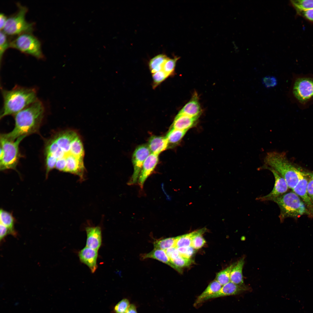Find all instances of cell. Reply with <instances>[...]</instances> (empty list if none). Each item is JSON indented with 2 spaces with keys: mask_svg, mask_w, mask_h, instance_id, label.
<instances>
[{
  "mask_svg": "<svg viewBox=\"0 0 313 313\" xmlns=\"http://www.w3.org/2000/svg\"><path fill=\"white\" fill-rule=\"evenodd\" d=\"M0 239L3 240L8 234H11L10 230L6 226L0 223Z\"/></svg>",
  "mask_w": 313,
  "mask_h": 313,
  "instance_id": "cell-43",
  "label": "cell"
},
{
  "mask_svg": "<svg viewBox=\"0 0 313 313\" xmlns=\"http://www.w3.org/2000/svg\"><path fill=\"white\" fill-rule=\"evenodd\" d=\"M288 96L301 107L306 108L313 103V75L294 76Z\"/></svg>",
  "mask_w": 313,
  "mask_h": 313,
  "instance_id": "cell-4",
  "label": "cell"
},
{
  "mask_svg": "<svg viewBox=\"0 0 313 313\" xmlns=\"http://www.w3.org/2000/svg\"><path fill=\"white\" fill-rule=\"evenodd\" d=\"M169 143L165 137L153 136L149 139L148 144L151 153L159 155L165 150Z\"/></svg>",
  "mask_w": 313,
  "mask_h": 313,
  "instance_id": "cell-20",
  "label": "cell"
},
{
  "mask_svg": "<svg viewBox=\"0 0 313 313\" xmlns=\"http://www.w3.org/2000/svg\"><path fill=\"white\" fill-rule=\"evenodd\" d=\"M130 304L128 299H123L115 306L114 309V311L115 313H125Z\"/></svg>",
  "mask_w": 313,
  "mask_h": 313,
  "instance_id": "cell-34",
  "label": "cell"
},
{
  "mask_svg": "<svg viewBox=\"0 0 313 313\" xmlns=\"http://www.w3.org/2000/svg\"><path fill=\"white\" fill-rule=\"evenodd\" d=\"M69 154H71L79 159H83L84 151L81 139L78 136L72 142Z\"/></svg>",
  "mask_w": 313,
  "mask_h": 313,
  "instance_id": "cell-27",
  "label": "cell"
},
{
  "mask_svg": "<svg viewBox=\"0 0 313 313\" xmlns=\"http://www.w3.org/2000/svg\"><path fill=\"white\" fill-rule=\"evenodd\" d=\"M165 251L170 259H174L180 255L177 248L175 247L168 248Z\"/></svg>",
  "mask_w": 313,
  "mask_h": 313,
  "instance_id": "cell-41",
  "label": "cell"
},
{
  "mask_svg": "<svg viewBox=\"0 0 313 313\" xmlns=\"http://www.w3.org/2000/svg\"><path fill=\"white\" fill-rule=\"evenodd\" d=\"M261 167H268L277 172L285 181L288 188L292 189L305 175L293 165L283 152L272 151L267 153Z\"/></svg>",
  "mask_w": 313,
  "mask_h": 313,
  "instance_id": "cell-3",
  "label": "cell"
},
{
  "mask_svg": "<svg viewBox=\"0 0 313 313\" xmlns=\"http://www.w3.org/2000/svg\"><path fill=\"white\" fill-rule=\"evenodd\" d=\"M10 47L17 49L38 59L44 57L40 42L31 33H25L18 35L10 42Z\"/></svg>",
  "mask_w": 313,
  "mask_h": 313,
  "instance_id": "cell-8",
  "label": "cell"
},
{
  "mask_svg": "<svg viewBox=\"0 0 313 313\" xmlns=\"http://www.w3.org/2000/svg\"><path fill=\"white\" fill-rule=\"evenodd\" d=\"M141 257L143 259L150 258L157 260L168 265L174 269V267L171 263L170 259L167 255L165 250L154 248L149 253L142 255Z\"/></svg>",
  "mask_w": 313,
  "mask_h": 313,
  "instance_id": "cell-24",
  "label": "cell"
},
{
  "mask_svg": "<svg viewBox=\"0 0 313 313\" xmlns=\"http://www.w3.org/2000/svg\"><path fill=\"white\" fill-rule=\"evenodd\" d=\"M263 85L266 88L269 89L274 88L278 84L276 78L274 76L267 75L263 77L262 79Z\"/></svg>",
  "mask_w": 313,
  "mask_h": 313,
  "instance_id": "cell-38",
  "label": "cell"
},
{
  "mask_svg": "<svg viewBox=\"0 0 313 313\" xmlns=\"http://www.w3.org/2000/svg\"><path fill=\"white\" fill-rule=\"evenodd\" d=\"M290 3L296 11L313 9V0H292Z\"/></svg>",
  "mask_w": 313,
  "mask_h": 313,
  "instance_id": "cell-32",
  "label": "cell"
},
{
  "mask_svg": "<svg viewBox=\"0 0 313 313\" xmlns=\"http://www.w3.org/2000/svg\"><path fill=\"white\" fill-rule=\"evenodd\" d=\"M260 169L270 170L273 174L275 179L274 186L271 192L265 196L258 198L257 199L261 201H271L285 193L288 188L285 180L277 172L268 167H261Z\"/></svg>",
  "mask_w": 313,
  "mask_h": 313,
  "instance_id": "cell-10",
  "label": "cell"
},
{
  "mask_svg": "<svg viewBox=\"0 0 313 313\" xmlns=\"http://www.w3.org/2000/svg\"><path fill=\"white\" fill-rule=\"evenodd\" d=\"M0 61L5 52L10 47V42L8 41L6 34L3 31L0 32Z\"/></svg>",
  "mask_w": 313,
  "mask_h": 313,
  "instance_id": "cell-37",
  "label": "cell"
},
{
  "mask_svg": "<svg viewBox=\"0 0 313 313\" xmlns=\"http://www.w3.org/2000/svg\"><path fill=\"white\" fill-rule=\"evenodd\" d=\"M195 250L191 246L188 247L185 253L182 256L187 258L191 259L192 255L195 253Z\"/></svg>",
  "mask_w": 313,
  "mask_h": 313,
  "instance_id": "cell-45",
  "label": "cell"
},
{
  "mask_svg": "<svg viewBox=\"0 0 313 313\" xmlns=\"http://www.w3.org/2000/svg\"><path fill=\"white\" fill-rule=\"evenodd\" d=\"M168 77L169 76L162 70L152 74L153 88H156Z\"/></svg>",
  "mask_w": 313,
  "mask_h": 313,
  "instance_id": "cell-35",
  "label": "cell"
},
{
  "mask_svg": "<svg viewBox=\"0 0 313 313\" xmlns=\"http://www.w3.org/2000/svg\"><path fill=\"white\" fill-rule=\"evenodd\" d=\"M176 239V237L157 240L153 243L154 248L165 250L175 247Z\"/></svg>",
  "mask_w": 313,
  "mask_h": 313,
  "instance_id": "cell-31",
  "label": "cell"
},
{
  "mask_svg": "<svg viewBox=\"0 0 313 313\" xmlns=\"http://www.w3.org/2000/svg\"><path fill=\"white\" fill-rule=\"evenodd\" d=\"M125 313H138L136 305L133 304H130Z\"/></svg>",
  "mask_w": 313,
  "mask_h": 313,
  "instance_id": "cell-47",
  "label": "cell"
},
{
  "mask_svg": "<svg viewBox=\"0 0 313 313\" xmlns=\"http://www.w3.org/2000/svg\"><path fill=\"white\" fill-rule=\"evenodd\" d=\"M305 176L300 180L292 190L293 192L303 199L309 211L313 212V203L308 195L307 191L308 181Z\"/></svg>",
  "mask_w": 313,
  "mask_h": 313,
  "instance_id": "cell-18",
  "label": "cell"
},
{
  "mask_svg": "<svg viewBox=\"0 0 313 313\" xmlns=\"http://www.w3.org/2000/svg\"><path fill=\"white\" fill-rule=\"evenodd\" d=\"M158 155L151 153L144 161L138 180L139 184L141 188H143L145 180L153 171L158 163Z\"/></svg>",
  "mask_w": 313,
  "mask_h": 313,
  "instance_id": "cell-12",
  "label": "cell"
},
{
  "mask_svg": "<svg viewBox=\"0 0 313 313\" xmlns=\"http://www.w3.org/2000/svg\"><path fill=\"white\" fill-rule=\"evenodd\" d=\"M6 17L3 13L0 14V31L3 30L7 20Z\"/></svg>",
  "mask_w": 313,
  "mask_h": 313,
  "instance_id": "cell-46",
  "label": "cell"
},
{
  "mask_svg": "<svg viewBox=\"0 0 313 313\" xmlns=\"http://www.w3.org/2000/svg\"><path fill=\"white\" fill-rule=\"evenodd\" d=\"M199 117H191L178 114L174 120L172 128L187 131L194 125Z\"/></svg>",
  "mask_w": 313,
  "mask_h": 313,
  "instance_id": "cell-19",
  "label": "cell"
},
{
  "mask_svg": "<svg viewBox=\"0 0 313 313\" xmlns=\"http://www.w3.org/2000/svg\"><path fill=\"white\" fill-rule=\"evenodd\" d=\"M17 5V12L7 19L3 31L6 34L11 35L31 33L34 30V23L28 22L26 20L25 15L28 9L19 3Z\"/></svg>",
  "mask_w": 313,
  "mask_h": 313,
  "instance_id": "cell-6",
  "label": "cell"
},
{
  "mask_svg": "<svg viewBox=\"0 0 313 313\" xmlns=\"http://www.w3.org/2000/svg\"><path fill=\"white\" fill-rule=\"evenodd\" d=\"M0 223L7 227L10 230L11 234L15 235L16 232L14 229L15 219L12 214L3 209L0 210Z\"/></svg>",
  "mask_w": 313,
  "mask_h": 313,
  "instance_id": "cell-26",
  "label": "cell"
},
{
  "mask_svg": "<svg viewBox=\"0 0 313 313\" xmlns=\"http://www.w3.org/2000/svg\"><path fill=\"white\" fill-rule=\"evenodd\" d=\"M309 174L310 176L311 177V179H313V173L311 174Z\"/></svg>",
  "mask_w": 313,
  "mask_h": 313,
  "instance_id": "cell-48",
  "label": "cell"
},
{
  "mask_svg": "<svg viewBox=\"0 0 313 313\" xmlns=\"http://www.w3.org/2000/svg\"><path fill=\"white\" fill-rule=\"evenodd\" d=\"M244 263V258L240 259L232 268L230 275V281L241 286L245 285L242 273Z\"/></svg>",
  "mask_w": 313,
  "mask_h": 313,
  "instance_id": "cell-21",
  "label": "cell"
},
{
  "mask_svg": "<svg viewBox=\"0 0 313 313\" xmlns=\"http://www.w3.org/2000/svg\"><path fill=\"white\" fill-rule=\"evenodd\" d=\"M168 57L165 54H157L151 59L148 65L151 72L153 74L162 70L163 64Z\"/></svg>",
  "mask_w": 313,
  "mask_h": 313,
  "instance_id": "cell-25",
  "label": "cell"
},
{
  "mask_svg": "<svg viewBox=\"0 0 313 313\" xmlns=\"http://www.w3.org/2000/svg\"><path fill=\"white\" fill-rule=\"evenodd\" d=\"M200 234L195 236L191 242V246L195 250L201 248L206 243V241L202 235Z\"/></svg>",
  "mask_w": 313,
  "mask_h": 313,
  "instance_id": "cell-39",
  "label": "cell"
},
{
  "mask_svg": "<svg viewBox=\"0 0 313 313\" xmlns=\"http://www.w3.org/2000/svg\"><path fill=\"white\" fill-rule=\"evenodd\" d=\"M46 178L48 177L50 172L55 168L57 161V159L49 154H45Z\"/></svg>",
  "mask_w": 313,
  "mask_h": 313,
  "instance_id": "cell-36",
  "label": "cell"
},
{
  "mask_svg": "<svg viewBox=\"0 0 313 313\" xmlns=\"http://www.w3.org/2000/svg\"><path fill=\"white\" fill-rule=\"evenodd\" d=\"M26 137L21 136L12 141L0 136V147L4 152L3 157L0 160L1 170L10 169L16 170L20 156L19 145Z\"/></svg>",
  "mask_w": 313,
  "mask_h": 313,
  "instance_id": "cell-7",
  "label": "cell"
},
{
  "mask_svg": "<svg viewBox=\"0 0 313 313\" xmlns=\"http://www.w3.org/2000/svg\"><path fill=\"white\" fill-rule=\"evenodd\" d=\"M187 131L172 128L165 136L169 144H175L178 143L182 139Z\"/></svg>",
  "mask_w": 313,
  "mask_h": 313,
  "instance_id": "cell-28",
  "label": "cell"
},
{
  "mask_svg": "<svg viewBox=\"0 0 313 313\" xmlns=\"http://www.w3.org/2000/svg\"><path fill=\"white\" fill-rule=\"evenodd\" d=\"M66 166V158L63 157L57 159V161L55 168L61 171L65 172Z\"/></svg>",
  "mask_w": 313,
  "mask_h": 313,
  "instance_id": "cell-42",
  "label": "cell"
},
{
  "mask_svg": "<svg viewBox=\"0 0 313 313\" xmlns=\"http://www.w3.org/2000/svg\"><path fill=\"white\" fill-rule=\"evenodd\" d=\"M248 288L245 285L239 286L230 281L223 285L217 292L207 298L205 301L222 296L237 294L248 290Z\"/></svg>",
  "mask_w": 313,
  "mask_h": 313,
  "instance_id": "cell-17",
  "label": "cell"
},
{
  "mask_svg": "<svg viewBox=\"0 0 313 313\" xmlns=\"http://www.w3.org/2000/svg\"><path fill=\"white\" fill-rule=\"evenodd\" d=\"M202 112L198 95L193 94L190 100L183 107L178 114L191 117H199Z\"/></svg>",
  "mask_w": 313,
  "mask_h": 313,
  "instance_id": "cell-16",
  "label": "cell"
},
{
  "mask_svg": "<svg viewBox=\"0 0 313 313\" xmlns=\"http://www.w3.org/2000/svg\"><path fill=\"white\" fill-rule=\"evenodd\" d=\"M45 111L43 103L37 99L15 114L14 129L11 132L1 134V136L14 141L21 137H26L37 132L43 119Z\"/></svg>",
  "mask_w": 313,
  "mask_h": 313,
  "instance_id": "cell-1",
  "label": "cell"
},
{
  "mask_svg": "<svg viewBox=\"0 0 313 313\" xmlns=\"http://www.w3.org/2000/svg\"><path fill=\"white\" fill-rule=\"evenodd\" d=\"M276 203L280 210L281 221L287 217H297L310 213L299 196L294 192L285 193L271 200Z\"/></svg>",
  "mask_w": 313,
  "mask_h": 313,
  "instance_id": "cell-5",
  "label": "cell"
},
{
  "mask_svg": "<svg viewBox=\"0 0 313 313\" xmlns=\"http://www.w3.org/2000/svg\"><path fill=\"white\" fill-rule=\"evenodd\" d=\"M66 166L65 171L78 175L81 181L85 179V168L83 159L78 158L74 156L68 154L65 155Z\"/></svg>",
  "mask_w": 313,
  "mask_h": 313,
  "instance_id": "cell-11",
  "label": "cell"
},
{
  "mask_svg": "<svg viewBox=\"0 0 313 313\" xmlns=\"http://www.w3.org/2000/svg\"><path fill=\"white\" fill-rule=\"evenodd\" d=\"M236 263L232 264L225 269L218 272L216 274L215 280L222 286L230 282L231 270Z\"/></svg>",
  "mask_w": 313,
  "mask_h": 313,
  "instance_id": "cell-30",
  "label": "cell"
},
{
  "mask_svg": "<svg viewBox=\"0 0 313 313\" xmlns=\"http://www.w3.org/2000/svg\"><path fill=\"white\" fill-rule=\"evenodd\" d=\"M206 230V228H203L189 233L177 236L175 247L177 248L182 247L191 246V242L194 238L198 234H204Z\"/></svg>",
  "mask_w": 313,
  "mask_h": 313,
  "instance_id": "cell-23",
  "label": "cell"
},
{
  "mask_svg": "<svg viewBox=\"0 0 313 313\" xmlns=\"http://www.w3.org/2000/svg\"><path fill=\"white\" fill-rule=\"evenodd\" d=\"M180 57L174 56L173 58L168 57L165 61L163 68L162 70L169 76L173 74L177 61Z\"/></svg>",
  "mask_w": 313,
  "mask_h": 313,
  "instance_id": "cell-33",
  "label": "cell"
},
{
  "mask_svg": "<svg viewBox=\"0 0 313 313\" xmlns=\"http://www.w3.org/2000/svg\"><path fill=\"white\" fill-rule=\"evenodd\" d=\"M98 254V250L86 246L79 253L78 255L81 261L87 266L92 273H94L97 268Z\"/></svg>",
  "mask_w": 313,
  "mask_h": 313,
  "instance_id": "cell-14",
  "label": "cell"
},
{
  "mask_svg": "<svg viewBox=\"0 0 313 313\" xmlns=\"http://www.w3.org/2000/svg\"><path fill=\"white\" fill-rule=\"evenodd\" d=\"M151 153L147 145H141L136 148L132 156L134 171L132 176L128 182L129 185L134 184L138 181L139 174L144 162Z\"/></svg>",
  "mask_w": 313,
  "mask_h": 313,
  "instance_id": "cell-9",
  "label": "cell"
},
{
  "mask_svg": "<svg viewBox=\"0 0 313 313\" xmlns=\"http://www.w3.org/2000/svg\"><path fill=\"white\" fill-rule=\"evenodd\" d=\"M222 286L216 280L212 281L204 291L198 297L194 304V306H197L205 301L207 298L218 292Z\"/></svg>",
  "mask_w": 313,
  "mask_h": 313,
  "instance_id": "cell-22",
  "label": "cell"
},
{
  "mask_svg": "<svg viewBox=\"0 0 313 313\" xmlns=\"http://www.w3.org/2000/svg\"><path fill=\"white\" fill-rule=\"evenodd\" d=\"M297 14L307 20L313 22V9L296 11Z\"/></svg>",
  "mask_w": 313,
  "mask_h": 313,
  "instance_id": "cell-40",
  "label": "cell"
},
{
  "mask_svg": "<svg viewBox=\"0 0 313 313\" xmlns=\"http://www.w3.org/2000/svg\"><path fill=\"white\" fill-rule=\"evenodd\" d=\"M170 260L174 269L180 273L182 272V268L189 266L193 262L191 259L187 258L180 255L174 259Z\"/></svg>",
  "mask_w": 313,
  "mask_h": 313,
  "instance_id": "cell-29",
  "label": "cell"
},
{
  "mask_svg": "<svg viewBox=\"0 0 313 313\" xmlns=\"http://www.w3.org/2000/svg\"><path fill=\"white\" fill-rule=\"evenodd\" d=\"M77 136L74 131L68 130L59 132L52 138L63 152L64 156L69 152L71 143Z\"/></svg>",
  "mask_w": 313,
  "mask_h": 313,
  "instance_id": "cell-13",
  "label": "cell"
},
{
  "mask_svg": "<svg viewBox=\"0 0 313 313\" xmlns=\"http://www.w3.org/2000/svg\"><path fill=\"white\" fill-rule=\"evenodd\" d=\"M307 191L308 195L313 203V179H311L308 181Z\"/></svg>",
  "mask_w": 313,
  "mask_h": 313,
  "instance_id": "cell-44",
  "label": "cell"
},
{
  "mask_svg": "<svg viewBox=\"0 0 313 313\" xmlns=\"http://www.w3.org/2000/svg\"><path fill=\"white\" fill-rule=\"evenodd\" d=\"M2 91L3 103L1 119L14 115L38 99L34 88L16 85L11 90H2Z\"/></svg>",
  "mask_w": 313,
  "mask_h": 313,
  "instance_id": "cell-2",
  "label": "cell"
},
{
  "mask_svg": "<svg viewBox=\"0 0 313 313\" xmlns=\"http://www.w3.org/2000/svg\"><path fill=\"white\" fill-rule=\"evenodd\" d=\"M85 230L87 234L86 246L98 251L102 243L101 228L98 226L88 227Z\"/></svg>",
  "mask_w": 313,
  "mask_h": 313,
  "instance_id": "cell-15",
  "label": "cell"
}]
</instances>
